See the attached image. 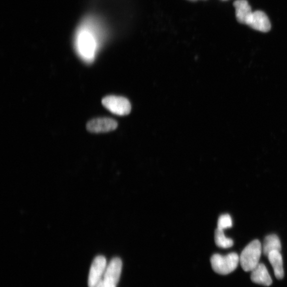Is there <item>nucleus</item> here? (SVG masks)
<instances>
[{
  "label": "nucleus",
  "instance_id": "obj_9",
  "mask_svg": "<svg viewBox=\"0 0 287 287\" xmlns=\"http://www.w3.org/2000/svg\"><path fill=\"white\" fill-rule=\"evenodd\" d=\"M251 272L250 280L252 282L266 286L272 284V280L271 276L270 275L264 264H259Z\"/></svg>",
  "mask_w": 287,
  "mask_h": 287
},
{
  "label": "nucleus",
  "instance_id": "obj_7",
  "mask_svg": "<svg viewBox=\"0 0 287 287\" xmlns=\"http://www.w3.org/2000/svg\"><path fill=\"white\" fill-rule=\"evenodd\" d=\"M247 24L251 28L262 32H268L272 27L268 16L262 11L252 12Z\"/></svg>",
  "mask_w": 287,
  "mask_h": 287
},
{
  "label": "nucleus",
  "instance_id": "obj_5",
  "mask_svg": "<svg viewBox=\"0 0 287 287\" xmlns=\"http://www.w3.org/2000/svg\"><path fill=\"white\" fill-rule=\"evenodd\" d=\"M107 265L106 260L104 256H98L94 258L90 270L88 287H96L102 280Z\"/></svg>",
  "mask_w": 287,
  "mask_h": 287
},
{
  "label": "nucleus",
  "instance_id": "obj_2",
  "mask_svg": "<svg viewBox=\"0 0 287 287\" xmlns=\"http://www.w3.org/2000/svg\"><path fill=\"white\" fill-rule=\"evenodd\" d=\"M262 252V246L258 240L252 241L244 248L240 256V264L244 272H251L259 264Z\"/></svg>",
  "mask_w": 287,
  "mask_h": 287
},
{
  "label": "nucleus",
  "instance_id": "obj_14",
  "mask_svg": "<svg viewBox=\"0 0 287 287\" xmlns=\"http://www.w3.org/2000/svg\"><path fill=\"white\" fill-rule=\"evenodd\" d=\"M232 226V218L230 214H223L219 217L218 222V229L224 230L230 228Z\"/></svg>",
  "mask_w": 287,
  "mask_h": 287
},
{
  "label": "nucleus",
  "instance_id": "obj_4",
  "mask_svg": "<svg viewBox=\"0 0 287 287\" xmlns=\"http://www.w3.org/2000/svg\"><path fill=\"white\" fill-rule=\"evenodd\" d=\"M102 102L108 110L118 116L128 115L131 111L130 101L123 97L108 96L104 98Z\"/></svg>",
  "mask_w": 287,
  "mask_h": 287
},
{
  "label": "nucleus",
  "instance_id": "obj_15",
  "mask_svg": "<svg viewBox=\"0 0 287 287\" xmlns=\"http://www.w3.org/2000/svg\"><path fill=\"white\" fill-rule=\"evenodd\" d=\"M96 287H116V285L110 283L102 278V280L98 282Z\"/></svg>",
  "mask_w": 287,
  "mask_h": 287
},
{
  "label": "nucleus",
  "instance_id": "obj_13",
  "mask_svg": "<svg viewBox=\"0 0 287 287\" xmlns=\"http://www.w3.org/2000/svg\"><path fill=\"white\" fill-rule=\"evenodd\" d=\"M214 240L216 246L222 248H229L234 246V241L226 237L222 230L216 229L215 232Z\"/></svg>",
  "mask_w": 287,
  "mask_h": 287
},
{
  "label": "nucleus",
  "instance_id": "obj_8",
  "mask_svg": "<svg viewBox=\"0 0 287 287\" xmlns=\"http://www.w3.org/2000/svg\"><path fill=\"white\" fill-rule=\"evenodd\" d=\"M122 263L120 258H113L107 265L103 277L106 282L117 285L119 282L122 272Z\"/></svg>",
  "mask_w": 287,
  "mask_h": 287
},
{
  "label": "nucleus",
  "instance_id": "obj_10",
  "mask_svg": "<svg viewBox=\"0 0 287 287\" xmlns=\"http://www.w3.org/2000/svg\"><path fill=\"white\" fill-rule=\"evenodd\" d=\"M236 9V16L238 21L246 24L252 13V8L246 0H237L234 3Z\"/></svg>",
  "mask_w": 287,
  "mask_h": 287
},
{
  "label": "nucleus",
  "instance_id": "obj_11",
  "mask_svg": "<svg viewBox=\"0 0 287 287\" xmlns=\"http://www.w3.org/2000/svg\"><path fill=\"white\" fill-rule=\"evenodd\" d=\"M270 263L274 270L276 277L278 280H282L284 277L283 259L280 252L274 251L268 256Z\"/></svg>",
  "mask_w": 287,
  "mask_h": 287
},
{
  "label": "nucleus",
  "instance_id": "obj_3",
  "mask_svg": "<svg viewBox=\"0 0 287 287\" xmlns=\"http://www.w3.org/2000/svg\"><path fill=\"white\" fill-rule=\"evenodd\" d=\"M210 264L216 274H229L237 268L240 264V256L236 252H231L225 256L216 254L210 258Z\"/></svg>",
  "mask_w": 287,
  "mask_h": 287
},
{
  "label": "nucleus",
  "instance_id": "obj_12",
  "mask_svg": "<svg viewBox=\"0 0 287 287\" xmlns=\"http://www.w3.org/2000/svg\"><path fill=\"white\" fill-rule=\"evenodd\" d=\"M281 250L282 244L278 236L274 234L267 236L262 246L264 254L268 257L270 252L274 251L280 252Z\"/></svg>",
  "mask_w": 287,
  "mask_h": 287
},
{
  "label": "nucleus",
  "instance_id": "obj_1",
  "mask_svg": "<svg viewBox=\"0 0 287 287\" xmlns=\"http://www.w3.org/2000/svg\"><path fill=\"white\" fill-rule=\"evenodd\" d=\"M105 34L103 24L98 16L90 15L82 21L75 32L74 44L84 60L88 62L94 60Z\"/></svg>",
  "mask_w": 287,
  "mask_h": 287
},
{
  "label": "nucleus",
  "instance_id": "obj_6",
  "mask_svg": "<svg viewBox=\"0 0 287 287\" xmlns=\"http://www.w3.org/2000/svg\"><path fill=\"white\" fill-rule=\"evenodd\" d=\"M118 126L116 121L108 118H99L90 121L87 130L94 133L107 132L115 130Z\"/></svg>",
  "mask_w": 287,
  "mask_h": 287
}]
</instances>
